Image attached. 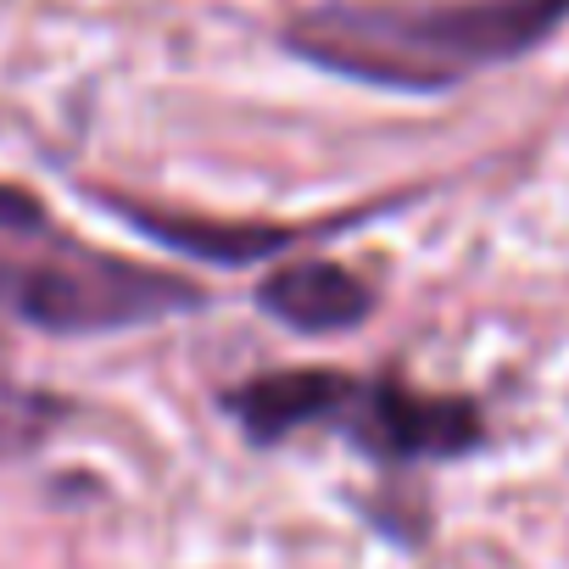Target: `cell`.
I'll return each instance as SVG.
<instances>
[{"instance_id": "1", "label": "cell", "mask_w": 569, "mask_h": 569, "mask_svg": "<svg viewBox=\"0 0 569 569\" xmlns=\"http://www.w3.org/2000/svg\"><path fill=\"white\" fill-rule=\"evenodd\" d=\"M569 23V0H330L284 29V51L375 90L436 96L519 62Z\"/></svg>"}, {"instance_id": "2", "label": "cell", "mask_w": 569, "mask_h": 569, "mask_svg": "<svg viewBox=\"0 0 569 569\" xmlns=\"http://www.w3.org/2000/svg\"><path fill=\"white\" fill-rule=\"evenodd\" d=\"M201 302H207L201 284L168 268L79 246L51 223V212L34 196H23L18 184H0V308L23 319L29 330L79 341L196 313Z\"/></svg>"}, {"instance_id": "3", "label": "cell", "mask_w": 569, "mask_h": 569, "mask_svg": "<svg viewBox=\"0 0 569 569\" xmlns=\"http://www.w3.org/2000/svg\"><path fill=\"white\" fill-rule=\"evenodd\" d=\"M341 430L352 436V447H363L380 463H441V458H463L486 441L475 402L425 397L397 380H358Z\"/></svg>"}, {"instance_id": "4", "label": "cell", "mask_w": 569, "mask_h": 569, "mask_svg": "<svg viewBox=\"0 0 569 569\" xmlns=\"http://www.w3.org/2000/svg\"><path fill=\"white\" fill-rule=\"evenodd\" d=\"M352 391H358V375H341V369H279V375H257L234 386L223 397V413L257 447H273L308 425H341L352 408Z\"/></svg>"}, {"instance_id": "5", "label": "cell", "mask_w": 569, "mask_h": 569, "mask_svg": "<svg viewBox=\"0 0 569 569\" xmlns=\"http://www.w3.org/2000/svg\"><path fill=\"white\" fill-rule=\"evenodd\" d=\"M257 308L297 336H341L375 313V291L330 257H297L257 284Z\"/></svg>"}, {"instance_id": "6", "label": "cell", "mask_w": 569, "mask_h": 569, "mask_svg": "<svg viewBox=\"0 0 569 569\" xmlns=\"http://www.w3.org/2000/svg\"><path fill=\"white\" fill-rule=\"evenodd\" d=\"M107 201L146 240H157V246H168L179 257L223 262V268H246L257 257H279V251H291L308 234V229H291V223H218V218H190V212H157V207L123 201V196H107Z\"/></svg>"}, {"instance_id": "7", "label": "cell", "mask_w": 569, "mask_h": 569, "mask_svg": "<svg viewBox=\"0 0 569 569\" xmlns=\"http://www.w3.org/2000/svg\"><path fill=\"white\" fill-rule=\"evenodd\" d=\"M57 413H62V402H51V397L29 391V386L12 375L7 352H0V458L29 452V447L46 436V425H51Z\"/></svg>"}]
</instances>
